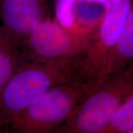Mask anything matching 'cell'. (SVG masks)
I'll use <instances>...</instances> for the list:
<instances>
[{
  "label": "cell",
  "mask_w": 133,
  "mask_h": 133,
  "mask_svg": "<svg viewBox=\"0 0 133 133\" xmlns=\"http://www.w3.org/2000/svg\"><path fill=\"white\" fill-rule=\"evenodd\" d=\"M95 84L74 74L65 82L50 88L9 121L11 132L16 133L56 132Z\"/></svg>",
  "instance_id": "1"
},
{
  "label": "cell",
  "mask_w": 133,
  "mask_h": 133,
  "mask_svg": "<svg viewBox=\"0 0 133 133\" xmlns=\"http://www.w3.org/2000/svg\"><path fill=\"white\" fill-rule=\"evenodd\" d=\"M76 59L47 64L22 61L0 91V120L9 121L36 98L74 74Z\"/></svg>",
  "instance_id": "2"
},
{
  "label": "cell",
  "mask_w": 133,
  "mask_h": 133,
  "mask_svg": "<svg viewBox=\"0 0 133 133\" xmlns=\"http://www.w3.org/2000/svg\"><path fill=\"white\" fill-rule=\"evenodd\" d=\"M133 94V69L111 75L89 93L56 132L102 133Z\"/></svg>",
  "instance_id": "3"
},
{
  "label": "cell",
  "mask_w": 133,
  "mask_h": 133,
  "mask_svg": "<svg viewBox=\"0 0 133 133\" xmlns=\"http://www.w3.org/2000/svg\"><path fill=\"white\" fill-rule=\"evenodd\" d=\"M131 0L111 3L85 50L76 59L75 71L97 86L104 81L111 54L118 40Z\"/></svg>",
  "instance_id": "4"
},
{
  "label": "cell",
  "mask_w": 133,
  "mask_h": 133,
  "mask_svg": "<svg viewBox=\"0 0 133 133\" xmlns=\"http://www.w3.org/2000/svg\"><path fill=\"white\" fill-rule=\"evenodd\" d=\"M89 41L70 34L48 16L19 45L20 60L47 64L73 61L84 52Z\"/></svg>",
  "instance_id": "5"
},
{
  "label": "cell",
  "mask_w": 133,
  "mask_h": 133,
  "mask_svg": "<svg viewBox=\"0 0 133 133\" xmlns=\"http://www.w3.org/2000/svg\"><path fill=\"white\" fill-rule=\"evenodd\" d=\"M47 0H0V17L6 36L20 44L47 17Z\"/></svg>",
  "instance_id": "6"
},
{
  "label": "cell",
  "mask_w": 133,
  "mask_h": 133,
  "mask_svg": "<svg viewBox=\"0 0 133 133\" xmlns=\"http://www.w3.org/2000/svg\"><path fill=\"white\" fill-rule=\"evenodd\" d=\"M131 69H133V0L108 63L104 81L111 75Z\"/></svg>",
  "instance_id": "7"
},
{
  "label": "cell",
  "mask_w": 133,
  "mask_h": 133,
  "mask_svg": "<svg viewBox=\"0 0 133 133\" xmlns=\"http://www.w3.org/2000/svg\"><path fill=\"white\" fill-rule=\"evenodd\" d=\"M110 4L109 0H76V24L81 35L90 39Z\"/></svg>",
  "instance_id": "8"
},
{
  "label": "cell",
  "mask_w": 133,
  "mask_h": 133,
  "mask_svg": "<svg viewBox=\"0 0 133 133\" xmlns=\"http://www.w3.org/2000/svg\"><path fill=\"white\" fill-rule=\"evenodd\" d=\"M20 62L19 46L5 35L0 43V91Z\"/></svg>",
  "instance_id": "9"
},
{
  "label": "cell",
  "mask_w": 133,
  "mask_h": 133,
  "mask_svg": "<svg viewBox=\"0 0 133 133\" xmlns=\"http://www.w3.org/2000/svg\"><path fill=\"white\" fill-rule=\"evenodd\" d=\"M133 129V94L116 110L102 133H129Z\"/></svg>",
  "instance_id": "10"
},
{
  "label": "cell",
  "mask_w": 133,
  "mask_h": 133,
  "mask_svg": "<svg viewBox=\"0 0 133 133\" xmlns=\"http://www.w3.org/2000/svg\"><path fill=\"white\" fill-rule=\"evenodd\" d=\"M76 0H55L54 19L70 34L81 39H88L79 33L76 24L75 6Z\"/></svg>",
  "instance_id": "11"
},
{
  "label": "cell",
  "mask_w": 133,
  "mask_h": 133,
  "mask_svg": "<svg viewBox=\"0 0 133 133\" xmlns=\"http://www.w3.org/2000/svg\"><path fill=\"white\" fill-rule=\"evenodd\" d=\"M8 122L0 120V132H6V131L8 130V128H9Z\"/></svg>",
  "instance_id": "12"
},
{
  "label": "cell",
  "mask_w": 133,
  "mask_h": 133,
  "mask_svg": "<svg viewBox=\"0 0 133 133\" xmlns=\"http://www.w3.org/2000/svg\"><path fill=\"white\" fill-rule=\"evenodd\" d=\"M4 35H5V33L4 32V30H3L2 26H0V43H1V41L3 40Z\"/></svg>",
  "instance_id": "13"
},
{
  "label": "cell",
  "mask_w": 133,
  "mask_h": 133,
  "mask_svg": "<svg viewBox=\"0 0 133 133\" xmlns=\"http://www.w3.org/2000/svg\"><path fill=\"white\" fill-rule=\"evenodd\" d=\"M109 1H110V3H112V2H114V1H116V0H109Z\"/></svg>",
  "instance_id": "14"
},
{
  "label": "cell",
  "mask_w": 133,
  "mask_h": 133,
  "mask_svg": "<svg viewBox=\"0 0 133 133\" xmlns=\"http://www.w3.org/2000/svg\"><path fill=\"white\" fill-rule=\"evenodd\" d=\"M129 133H133V129L130 131V132H129Z\"/></svg>",
  "instance_id": "15"
}]
</instances>
